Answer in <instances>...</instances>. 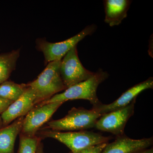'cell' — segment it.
<instances>
[{
    "mask_svg": "<svg viewBox=\"0 0 153 153\" xmlns=\"http://www.w3.org/2000/svg\"><path fill=\"white\" fill-rule=\"evenodd\" d=\"M108 76L109 74L107 71L100 68L90 78L66 88L62 93L57 94L35 106L52 102H64L69 100L83 99L90 102L93 106L92 108H94L102 103L99 100L97 94L99 85L107 79Z\"/></svg>",
    "mask_w": 153,
    "mask_h": 153,
    "instance_id": "cell-1",
    "label": "cell"
},
{
    "mask_svg": "<svg viewBox=\"0 0 153 153\" xmlns=\"http://www.w3.org/2000/svg\"><path fill=\"white\" fill-rule=\"evenodd\" d=\"M36 135L41 139L51 138L58 140L70 149L72 153H76L87 148L108 143L111 137H105L92 131L61 132L43 128Z\"/></svg>",
    "mask_w": 153,
    "mask_h": 153,
    "instance_id": "cell-2",
    "label": "cell"
},
{
    "mask_svg": "<svg viewBox=\"0 0 153 153\" xmlns=\"http://www.w3.org/2000/svg\"><path fill=\"white\" fill-rule=\"evenodd\" d=\"M61 60L48 63L37 79L27 84L36 93V105L66 89L60 74Z\"/></svg>",
    "mask_w": 153,
    "mask_h": 153,
    "instance_id": "cell-3",
    "label": "cell"
},
{
    "mask_svg": "<svg viewBox=\"0 0 153 153\" xmlns=\"http://www.w3.org/2000/svg\"><path fill=\"white\" fill-rule=\"evenodd\" d=\"M101 115L95 110L73 107L64 117L47 123L46 128L57 131H73L94 128Z\"/></svg>",
    "mask_w": 153,
    "mask_h": 153,
    "instance_id": "cell-4",
    "label": "cell"
},
{
    "mask_svg": "<svg viewBox=\"0 0 153 153\" xmlns=\"http://www.w3.org/2000/svg\"><path fill=\"white\" fill-rule=\"evenodd\" d=\"M97 29V26L95 25H88L75 36L57 43H51L45 39H38L36 41V46L38 50L43 52L45 63L61 60L68 51L76 46L79 41L86 36L92 35Z\"/></svg>",
    "mask_w": 153,
    "mask_h": 153,
    "instance_id": "cell-5",
    "label": "cell"
},
{
    "mask_svg": "<svg viewBox=\"0 0 153 153\" xmlns=\"http://www.w3.org/2000/svg\"><path fill=\"white\" fill-rule=\"evenodd\" d=\"M94 73L82 65L78 57L76 46L68 51L61 60L60 74L66 88L88 79Z\"/></svg>",
    "mask_w": 153,
    "mask_h": 153,
    "instance_id": "cell-6",
    "label": "cell"
},
{
    "mask_svg": "<svg viewBox=\"0 0 153 153\" xmlns=\"http://www.w3.org/2000/svg\"><path fill=\"white\" fill-rule=\"evenodd\" d=\"M136 99L126 106L102 115L97 121L94 128L107 132L116 137L124 134L126 124L134 112Z\"/></svg>",
    "mask_w": 153,
    "mask_h": 153,
    "instance_id": "cell-7",
    "label": "cell"
},
{
    "mask_svg": "<svg viewBox=\"0 0 153 153\" xmlns=\"http://www.w3.org/2000/svg\"><path fill=\"white\" fill-rule=\"evenodd\" d=\"M64 102H55L39 106H35L26 115L20 133L28 136L36 135L43 125L52 117Z\"/></svg>",
    "mask_w": 153,
    "mask_h": 153,
    "instance_id": "cell-8",
    "label": "cell"
},
{
    "mask_svg": "<svg viewBox=\"0 0 153 153\" xmlns=\"http://www.w3.org/2000/svg\"><path fill=\"white\" fill-rule=\"evenodd\" d=\"M27 86L23 94L2 114L1 117L4 127L18 118L25 117L36 106V93L32 88Z\"/></svg>",
    "mask_w": 153,
    "mask_h": 153,
    "instance_id": "cell-9",
    "label": "cell"
},
{
    "mask_svg": "<svg viewBox=\"0 0 153 153\" xmlns=\"http://www.w3.org/2000/svg\"><path fill=\"white\" fill-rule=\"evenodd\" d=\"M153 78L150 77L129 88L112 103L108 104L101 103L100 105L92 109L95 110L100 114L102 115L123 108L131 103L134 100L136 99L137 96L141 92L146 89L153 88Z\"/></svg>",
    "mask_w": 153,
    "mask_h": 153,
    "instance_id": "cell-10",
    "label": "cell"
},
{
    "mask_svg": "<svg viewBox=\"0 0 153 153\" xmlns=\"http://www.w3.org/2000/svg\"><path fill=\"white\" fill-rule=\"evenodd\" d=\"M153 143L152 137L134 140L123 134L116 137L114 141L107 143L101 153H136L148 149Z\"/></svg>",
    "mask_w": 153,
    "mask_h": 153,
    "instance_id": "cell-11",
    "label": "cell"
},
{
    "mask_svg": "<svg viewBox=\"0 0 153 153\" xmlns=\"http://www.w3.org/2000/svg\"><path fill=\"white\" fill-rule=\"evenodd\" d=\"M132 1L130 0H105L103 1L105 19L104 22L110 27L120 25L127 16Z\"/></svg>",
    "mask_w": 153,
    "mask_h": 153,
    "instance_id": "cell-12",
    "label": "cell"
},
{
    "mask_svg": "<svg viewBox=\"0 0 153 153\" xmlns=\"http://www.w3.org/2000/svg\"><path fill=\"white\" fill-rule=\"evenodd\" d=\"M25 117L14 120L10 125L0 129V153H14L17 136L22 131Z\"/></svg>",
    "mask_w": 153,
    "mask_h": 153,
    "instance_id": "cell-13",
    "label": "cell"
},
{
    "mask_svg": "<svg viewBox=\"0 0 153 153\" xmlns=\"http://www.w3.org/2000/svg\"><path fill=\"white\" fill-rule=\"evenodd\" d=\"M19 55V49L0 55V84L7 81L15 69Z\"/></svg>",
    "mask_w": 153,
    "mask_h": 153,
    "instance_id": "cell-14",
    "label": "cell"
},
{
    "mask_svg": "<svg viewBox=\"0 0 153 153\" xmlns=\"http://www.w3.org/2000/svg\"><path fill=\"white\" fill-rule=\"evenodd\" d=\"M27 87V84L6 81L0 84V97L13 102L23 94Z\"/></svg>",
    "mask_w": 153,
    "mask_h": 153,
    "instance_id": "cell-15",
    "label": "cell"
},
{
    "mask_svg": "<svg viewBox=\"0 0 153 153\" xmlns=\"http://www.w3.org/2000/svg\"><path fill=\"white\" fill-rule=\"evenodd\" d=\"M18 153H37L39 143L41 139L37 136L30 137L21 133Z\"/></svg>",
    "mask_w": 153,
    "mask_h": 153,
    "instance_id": "cell-16",
    "label": "cell"
},
{
    "mask_svg": "<svg viewBox=\"0 0 153 153\" xmlns=\"http://www.w3.org/2000/svg\"><path fill=\"white\" fill-rule=\"evenodd\" d=\"M108 143H105L87 148L76 153H101Z\"/></svg>",
    "mask_w": 153,
    "mask_h": 153,
    "instance_id": "cell-17",
    "label": "cell"
},
{
    "mask_svg": "<svg viewBox=\"0 0 153 153\" xmlns=\"http://www.w3.org/2000/svg\"><path fill=\"white\" fill-rule=\"evenodd\" d=\"M13 102L7 100L0 97V114H1Z\"/></svg>",
    "mask_w": 153,
    "mask_h": 153,
    "instance_id": "cell-18",
    "label": "cell"
},
{
    "mask_svg": "<svg viewBox=\"0 0 153 153\" xmlns=\"http://www.w3.org/2000/svg\"><path fill=\"white\" fill-rule=\"evenodd\" d=\"M145 149L136 153H153V148H151L150 149Z\"/></svg>",
    "mask_w": 153,
    "mask_h": 153,
    "instance_id": "cell-19",
    "label": "cell"
},
{
    "mask_svg": "<svg viewBox=\"0 0 153 153\" xmlns=\"http://www.w3.org/2000/svg\"><path fill=\"white\" fill-rule=\"evenodd\" d=\"M37 153H43L42 146V145H41V142L39 143V145H38Z\"/></svg>",
    "mask_w": 153,
    "mask_h": 153,
    "instance_id": "cell-20",
    "label": "cell"
},
{
    "mask_svg": "<svg viewBox=\"0 0 153 153\" xmlns=\"http://www.w3.org/2000/svg\"><path fill=\"white\" fill-rule=\"evenodd\" d=\"M3 125L2 120L1 117H0V127Z\"/></svg>",
    "mask_w": 153,
    "mask_h": 153,
    "instance_id": "cell-21",
    "label": "cell"
},
{
    "mask_svg": "<svg viewBox=\"0 0 153 153\" xmlns=\"http://www.w3.org/2000/svg\"><path fill=\"white\" fill-rule=\"evenodd\" d=\"M71 153V152H70V153Z\"/></svg>",
    "mask_w": 153,
    "mask_h": 153,
    "instance_id": "cell-22",
    "label": "cell"
}]
</instances>
